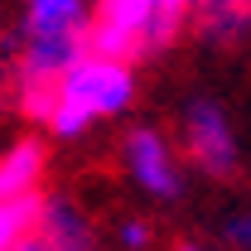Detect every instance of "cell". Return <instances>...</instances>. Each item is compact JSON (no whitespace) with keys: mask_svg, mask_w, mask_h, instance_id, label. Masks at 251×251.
<instances>
[{"mask_svg":"<svg viewBox=\"0 0 251 251\" xmlns=\"http://www.w3.org/2000/svg\"><path fill=\"white\" fill-rule=\"evenodd\" d=\"M87 20L92 5L82 0H29L5 44L0 106H10L29 126L44 121V106L58 77L87 58Z\"/></svg>","mask_w":251,"mask_h":251,"instance_id":"6da1fadb","label":"cell"},{"mask_svg":"<svg viewBox=\"0 0 251 251\" xmlns=\"http://www.w3.org/2000/svg\"><path fill=\"white\" fill-rule=\"evenodd\" d=\"M193 20L188 0H101L87 20V53L140 68L179 49Z\"/></svg>","mask_w":251,"mask_h":251,"instance_id":"7a4b0ae2","label":"cell"},{"mask_svg":"<svg viewBox=\"0 0 251 251\" xmlns=\"http://www.w3.org/2000/svg\"><path fill=\"white\" fill-rule=\"evenodd\" d=\"M130 106H135V68L87 53L77 68H68L58 77V87L49 92L39 130L49 140H82L101 121L126 116Z\"/></svg>","mask_w":251,"mask_h":251,"instance_id":"3957f363","label":"cell"},{"mask_svg":"<svg viewBox=\"0 0 251 251\" xmlns=\"http://www.w3.org/2000/svg\"><path fill=\"white\" fill-rule=\"evenodd\" d=\"M174 150L184 159V169H198L203 179H218V184L242 169V140H237L232 111L218 97H188L184 101Z\"/></svg>","mask_w":251,"mask_h":251,"instance_id":"277c9868","label":"cell"},{"mask_svg":"<svg viewBox=\"0 0 251 251\" xmlns=\"http://www.w3.org/2000/svg\"><path fill=\"white\" fill-rule=\"evenodd\" d=\"M116 155H121L126 179L140 188L150 203H179L184 198L188 169L179 159V150H174V140L159 126H130L121 135V145H116Z\"/></svg>","mask_w":251,"mask_h":251,"instance_id":"5b68a950","label":"cell"},{"mask_svg":"<svg viewBox=\"0 0 251 251\" xmlns=\"http://www.w3.org/2000/svg\"><path fill=\"white\" fill-rule=\"evenodd\" d=\"M34 237L44 251H101V227L92 222V213L77 208L73 198H58V193L44 198Z\"/></svg>","mask_w":251,"mask_h":251,"instance_id":"8992f818","label":"cell"},{"mask_svg":"<svg viewBox=\"0 0 251 251\" xmlns=\"http://www.w3.org/2000/svg\"><path fill=\"white\" fill-rule=\"evenodd\" d=\"M188 34L208 49H242L251 39V0H203L193 5Z\"/></svg>","mask_w":251,"mask_h":251,"instance_id":"52a82bcc","label":"cell"},{"mask_svg":"<svg viewBox=\"0 0 251 251\" xmlns=\"http://www.w3.org/2000/svg\"><path fill=\"white\" fill-rule=\"evenodd\" d=\"M111 242H116V251H155L159 232H155V222L145 218V213H126L111 227Z\"/></svg>","mask_w":251,"mask_h":251,"instance_id":"ba28073f","label":"cell"},{"mask_svg":"<svg viewBox=\"0 0 251 251\" xmlns=\"http://www.w3.org/2000/svg\"><path fill=\"white\" fill-rule=\"evenodd\" d=\"M227 232H232V242H237V247H251V213H247V218H237Z\"/></svg>","mask_w":251,"mask_h":251,"instance_id":"9c48e42d","label":"cell"},{"mask_svg":"<svg viewBox=\"0 0 251 251\" xmlns=\"http://www.w3.org/2000/svg\"><path fill=\"white\" fill-rule=\"evenodd\" d=\"M169 251H218V247H213V242H203V237H179Z\"/></svg>","mask_w":251,"mask_h":251,"instance_id":"30bf717a","label":"cell"},{"mask_svg":"<svg viewBox=\"0 0 251 251\" xmlns=\"http://www.w3.org/2000/svg\"><path fill=\"white\" fill-rule=\"evenodd\" d=\"M0 44H5V29H0Z\"/></svg>","mask_w":251,"mask_h":251,"instance_id":"8fae6325","label":"cell"},{"mask_svg":"<svg viewBox=\"0 0 251 251\" xmlns=\"http://www.w3.org/2000/svg\"><path fill=\"white\" fill-rule=\"evenodd\" d=\"M0 150H5V140H0Z\"/></svg>","mask_w":251,"mask_h":251,"instance_id":"7c38bea8","label":"cell"}]
</instances>
